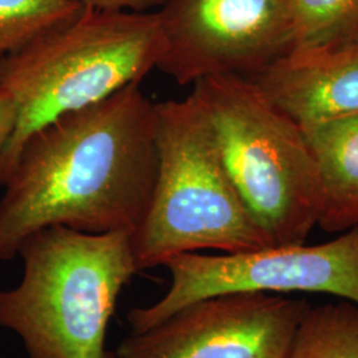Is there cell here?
<instances>
[{"label":"cell","instance_id":"1","mask_svg":"<svg viewBox=\"0 0 358 358\" xmlns=\"http://www.w3.org/2000/svg\"><path fill=\"white\" fill-rule=\"evenodd\" d=\"M155 166V103L141 83L38 129L3 185L0 260L52 226L133 232L149 205Z\"/></svg>","mask_w":358,"mask_h":358},{"label":"cell","instance_id":"2","mask_svg":"<svg viewBox=\"0 0 358 358\" xmlns=\"http://www.w3.org/2000/svg\"><path fill=\"white\" fill-rule=\"evenodd\" d=\"M23 279L0 291V327L28 358H113L105 349L117 299L140 271L131 232L90 234L52 226L20 244Z\"/></svg>","mask_w":358,"mask_h":358},{"label":"cell","instance_id":"3","mask_svg":"<svg viewBox=\"0 0 358 358\" xmlns=\"http://www.w3.org/2000/svg\"><path fill=\"white\" fill-rule=\"evenodd\" d=\"M162 32L157 13L84 8L0 63V94L16 109V127L0 158V185L24 142L62 115L142 83L157 69Z\"/></svg>","mask_w":358,"mask_h":358},{"label":"cell","instance_id":"4","mask_svg":"<svg viewBox=\"0 0 358 358\" xmlns=\"http://www.w3.org/2000/svg\"><path fill=\"white\" fill-rule=\"evenodd\" d=\"M155 143L152 196L131 232L138 271L187 252L273 247L235 190L208 118L192 93L155 103Z\"/></svg>","mask_w":358,"mask_h":358},{"label":"cell","instance_id":"5","mask_svg":"<svg viewBox=\"0 0 358 358\" xmlns=\"http://www.w3.org/2000/svg\"><path fill=\"white\" fill-rule=\"evenodd\" d=\"M192 93L256 224L273 247L306 243L317 224L319 176L304 131L269 103L251 78L205 77Z\"/></svg>","mask_w":358,"mask_h":358},{"label":"cell","instance_id":"6","mask_svg":"<svg viewBox=\"0 0 358 358\" xmlns=\"http://www.w3.org/2000/svg\"><path fill=\"white\" fill-rule=\"evenodd\" d=\"M171 284L153 306L129 312L131 333H141L195 301L235 292L329 294L358 304V226L317 245H278L206 255L187 252L164 264Z\"/></svg>","mask_w":358,"mask_h":358},{"label":"cell","instance_id":"7","mask_svg":"<svg viewBox=\"0 0 358 358\" xmlns=\"http://www.w3.org/2000/svg\"><path fill=\"white\" fill-rule=\"evenodd\" d=\"M157 65L179 85L217 75L251 77L296 45L289 0H164Z\"/></svg>","mask_w":358,"mask_h":358},{"label":"cell","instance_id":"8","mask_svg":"<svg viewBox=\"0 0 358 358\" xmlns=\"http://www.w3.org/2000/svg\"><path fill=\"white\" fill-rule=\"evenodd\" d=\"M304 299L235 292L195 301L141 333H130L117 358H287Z\"/></svg>","mask_w":358,"mask_h":358},{"label":"cell","instance_id":"9","mask_svg":"<svg viewBox=\"0 0 358 358\" xmlns=\"http://www.w3.org/2000/svg\"><path fill=\"white\" fill-rule=\"evenodd\" d=\"M251 80L303 131L358 115V38L294 48Z\"/></svg>","mask_w":358,"mask_h":358},{"label":"cell","instance_id":"10","mask_svg":"<svg viewBox=\"0 0 358 358\" xmlns=\"http://www.w3.org/2000/svg\"><path fill=\"white\" fill-rule=\"evenodd\" d=\"M319 176L317 226L345 232L358 226V115L304 131Z\"/></svg>","mask_w":358,"mask_h":358},{"label":"cell","instance_id":"11","mask_svg":"<svg viewBox=\"0 0 358 358\" xmlns=\"http://www.w3.org/2000/svg\"><path fill=\"white\" fill-rule=\"evenodd\" d=\"M287 358H358V304L343 299L309 307Z\"/></svg>","mask_w":358,"mask_h":358},{"label":"cell","instance_id":"12","mask_svg":"<svg viewBox=\"0 0 358 358\" xmlns=\"http://www.w3.org/2000/svg\"><path fill=\"white\" fill-rule=\"evenodd\" d=\"M83 10L72 0H0V63Z\"/></svg>","mask_w":358,"mask_h":358},{"label":"cell","instance_id":"13","mask_svg":"<svg viewBox=\"0 0 358 358\" xmlns=\"http://www.w3.org/2000/svg\"><path fill=\"white\" fill-rule=\"evenodd\" d=\"M294 48H316L358 38V0H289Z\"/></svg>","mask_w":358,"mask_h":358},{"label":"cell","instance_id":"14","mask_svg":"<svg viewBox=\"0 0 358 358\" xmlns=\"http://www.w3.org/2000/svg\"><path fill=\"white\" fill-rule=\"evenodd\" d=\"M80 7L103 13H155L164 0H72Z\"/></svg>","mask_w":358,"mask_h":358},{"label":"cell","instance_id":"15","mask_svg":"<svg viewBox=\"0 0 358 358\" xmlns=\"http://www.w3.org/2000/svg\"><path fill=\"white\" fill-rule=\"evenodd\" d=\"M16 127V109L10 97L0 94V158L13 137Z\"/></svg>","mask_w":358,"mask_h":358}]
</instances>
